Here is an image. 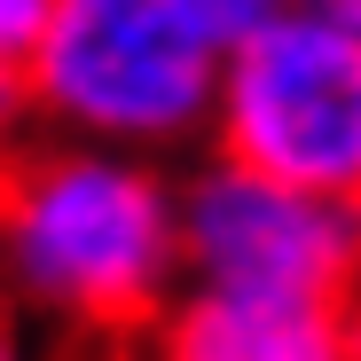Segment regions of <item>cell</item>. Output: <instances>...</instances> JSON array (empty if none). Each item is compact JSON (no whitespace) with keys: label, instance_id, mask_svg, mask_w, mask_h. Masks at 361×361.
<instances>
[{"label":"cell","instance_id":"obj_7","mask_svg":"<svg viewBox=\"0 0 361 361\" xmlns=\"http://www.w3.org/2000/svg\"><path fill=\"white\" fill-rule=\"evenodd\" d=\"M298 8H314V16H330L338 32H353V39H361V0H298Z\"/></svg>","mask_w":361,"mask_h":361},{"label":"cell","instance_id":"obj_3","mask_svg":"<svg viewBox=\"0 0 361 361\" xmlns=\"http://www.w3.org/2000/svg\"><path fill=\"white\" fill-rule=\"evenodd\" d=\"M212 157L361 204V39L314 8H290L228 55Z\"/></svg>","mask_w":361,"mask_h":361},{"label":"cell","instance_id":"obj_2","mask_svg":"<svg viewBox=\"0 0 361 361\" xmlns=\"http://www.w3.org/2000/svg\"><path fill=\"white\" fill-rule=\"evenodd\" d=\"M220 79L228 47L197 0H63L24 79H8V102L47 134L149 157L212 134Z\"/></svg>","mask_w":361,"mask_h":361},{"label":"cell","instance_id":"obj_1","mask_svg":"<svg viewBox=\"0 0 361 361\" xmlns=\"http://www.w3.org/2000/svg\"><path fill=\"white\" fill-rule=\"evenodd\" d=\"M8 275L87 345H149L189 290L180 189L142 149L47 134L8 157Z\"/></svg>","mask_w":361,"mask_h":361},{"label":"cell","instance_id":"obj_4","mask_svg":"<svg viewBox=\"0 0 361 361\" xmlns=\"http://www.w3.org/2000/svg\"><path fill=\"white\" fill-rule=\"evenodd\" d=\"M180 259L189 290L361 307V204L212 157L180 180Z\"/></svg>","mask_w":361,"mask_h":361},{"label":"cell","instance_id":"obj_6","mask_svg":"<svg viewBox=\"0 0 361 361\" xmlns=\"http://www.w3.org/2000/svg\"><path fill=\"white\" fill-rule=\"evenodd\" d=\"M55 8L63 0H0V79H24V63L39 55Z\"/></svg>","mask_w":361,"mask_h":361},{"label":"cell","instance_id":"obj_5","mask_svg":"<svg viewBox=\"0 0 361 361\" xmlns=\"http://www.w3.org/2000/svg\"><path fill=\"white\" fill-rule=\"evenodd\" d=\"M149 361H361V307L180 290L149 338Z\"/></svg>","mask_w":361,"mask_h":361}]
</instances>
